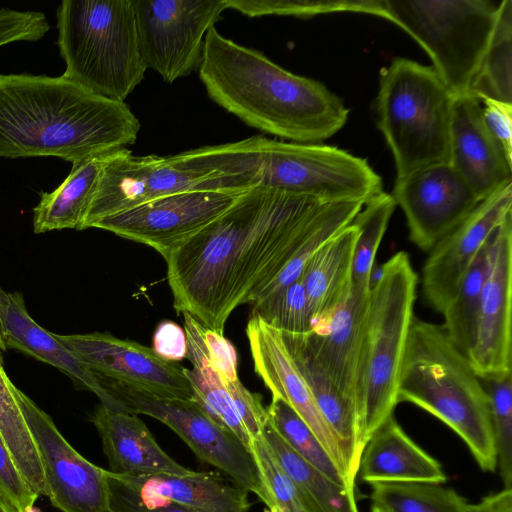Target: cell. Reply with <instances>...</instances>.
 Returning a JSON list of instances; mask_svg holds the SVG:
<instances>
[{
    "label": "cell",
    "mask_w": 512,
    "mask_h": 512,
    "mask_svg": "<svg viewBox=\"0 0 512 512\" xmlns=\"http://www.w3.org/2000/svg\"><path fill=\"white\" fill-rule=\"evenodd\" d=\"M512 213L497 227L469 356L478 376L512 371Z\"/></svg>",
    "instance_id": "obj_19"
},
{
    "label": "cell",
    "mask_w": 512,
    "mask_h": 512,
    "mask_svg": "<svg viewBox=\"0 0 512 512\" xmlns=\"http://www.w3.org/2000/svg\"><path fill=\"white\" fill-rule=\"evenodd\" d=\"M152 350L166 361L174 362L184 359L187 355L184 328L173 321L160 322L153 335Z\"/></svg>",
    "instance_id": "obj_44"
},
{
    "label": "cell",
    "mask_w": 512,
    "mask_h": 512,
    "mask_svg": "<svg viewBox=\"0 0 512 512\" xmlns=\"http://www.w3.org/2000/svg\"><path fill=\"white\" fill-rule=\"evenodd\" d=\"M91 421L100 435L109 463L108 471L112 474L187 475L192 472L162 450L136 414L110 409L100 404Z\"/></svg>",
    "instance_id": "obj_23"
},
{
    "label": "cell",
    "mask_w": 512,
    "mask_h": 512,
    "mask_svg": "<svg viewBox=\"0 0 512 512\" xmlns=\"http://www.w3.org/2000/svg\"><path fill=\"white\" fill-rule=\"evenodd\" d=\"M512 213V182L478 206L430 251L422 269V292L430 307L443 312L466 270L493 230Z\"/></svg>",
    "instance_id": "obj_18"
},
{
    "label": "cell",
    "mask_w": 512,
    "mask_h": 512,
    "mask_svg": "<svg viewBox=\"0 0 512 512\" xmlns=\"http://www.w3.org/2000/svg\"><path fill=\"white\" fill-rule=\"evenodd\" d=\"M452 100L432 66L398 57L381 70L377 125L392 152L397 178L449 163Z\"/></svg>",
    "instance_id": "obj_7"
},
{
    "label": "cell",
    "mask_w": 512,
    "mask_h": 512,
    "mask_svg": "<svg viewBox=\"0 0 512 512\" xmlns=\"http://www.w3.org/2000/svg\"><path fill=\"white\" fill-rule=\"evenodd\" d=\"M186 357L192 368H184L193 399L218 425L235 435L249 450L253 439L246 429L222 377L211 366L203 340V325L184 313Z\"/></svg>",
    "instance_id": "obj_28"
},
{
    "label": "cell",
    "mask_w": 512,
    "mask_h": 512,
    "mask_svg": "<svg viewBox=\"0 0 512 512\" xmlns=\"http://www.w3.org/2000/svg\"><path fill=\"white\" fill-rule=\"evenodd\" d=\"M252 315L281 333L307 334L314 325V316L300 280L253 306Z\"/></svg>",
    "instance_id": "obj_39"
},
{
    "label": "cell",
    "mask_w": 512,
    "mask_h": 512,
    "mask_svg": "<svg viewBox=\"0 0 512 512\" xmlns=\"http://www.w3.org/2000/svg\"><path fill=\"white\" fill-rule=\"evenodd\" d=\"M140 55L164 82L198 69L207 31L227 9L225 0H131Z\"/></svg>",
    "instance_id": "obj_12"
},
{
    "label": "cell",
    "mask_w": 512,
    "mask_h": 512,
    "mask_svg": "<svg viewBox=\"0 0 512 512\" xmlns=\"http://www.w3.org/2000/svg\"><path fill=\"white\" fill-rule=\"evenodd\" d=\"M373 504L390 512H466L468 502L452 488L432 483H377Z\"/></svg>",
    "instance_id": "obj_34"
},
{
    "label": "cell",
    "mask_w": 512,
    "mask_h": 512,
    "mask_svg": "<svg viewBox=\"0 0 512 512\" xmlns=\"http://www.w3.org/2000/svg\"><path fill=\"white\" fill-rule=\"evenodd\" d=\"M369 286H350L341 301L302 338L337 388L356 406L362 425L363 350ZM364 444V442H363Z\"/></svg>",
    "instance_id": "obj_16"
},
{
    "label": "cell",
    "mask_w": 512,
    "mask_h": 512,
    "mask_svg": "<svg viewBox=\"0 0 512 512\" xmlns=\"http://www.w3.org/2000/svg\"><path fill=\"white\" fill-rule=\"evenodd\" d=\"M62 76L124 102L147 70L139 51L131 0H63L57 8Z\"/></svg>",
    "instance_id": "obj_6"
},
{
    "label": "cell",
    "mask_w": 512,
    "mask_h": 512,
    "mask_svg": "<svg viewBox=\"0 0 512 512\" xmlns=\"http://www.w3.org/2000/svg\"><path fill=\"white\" fill-rule=\"evenodd\" d=\"M55 336L97 375L161 395L193 398L184 367L160 358L152 348L100 332Z\"/></svg>",
    "instance_id": "obj_17"
},
{
    "label": "cell",
    "mask_w": 512,
    "mask_h": 512,
    "mask_svg": "<svg viewBox=\"0 0 512 512\" xmlns=\"http://www.w3.org/2000/svg\"><path fill=\"white\" fill-rule=\"evenodd\" d=\"M258 185L322 203H366L382 192L368 162L338 147L266 139Z\"/></svg>",
    "instance_id": "obj_11"
},
{
    "label": "cell",
    "mask_w": 512,
    "mask_h": 512,
    "mask_svg": "<svg viewBox=\"0 0 512 512\" xmlns=\"http://www.w3.org/2000/svg\"><path fill=\"white\" fill-rule=\"evenodd\" d=\"M0 512H20L14 505L0 496Z\"/></svg>",
    "instance_id": "obj_47"
},
{
    "label": "cell",
    "mask_w": 512,
    "mask_h": 512,
    "mask_svg": "<svg viewBox=\"0 0 512 512\" xmlns=\"http://www.w3.org/2000/svg\"><path fill=\"white\" fill-rule=\"evenodd\" d=\"M497 227L478 251L463 275L456 293L442 312L444 332L454 347L467 358L475 343L480 299Z\"/></svg>",
    "instance_id": "obj_32"
},
{
    "label": "cell",
    "mask_w": 512,
    "mask_h": 512,
    "mask_svg": "<svg viewBox=\"0 0 512 512\" xmlns=\"http://www.w3.org/2000/svg\"><path fill=\"white\" fill-rule=\"evenodd\" d=\"M371 512H390V511L380 505L372 504Z\"/></svg>",
    "instance_id": "obj_48"
},
{
    "label": "cell",
    "mask_w": 512,
    "mask_h": 512,
    "mask_svg": "<svg viewBox=\"0 0 512 512\" xmlns=\"http://www.w3.org/2000/svg\"><path fill=\"white\" fill-rule=\"evenodd\" d=\"M0 496L20 512H30L38 496L30 489L16 468L0 434Z\"/></svg>",
    "instance_id": "obj_41"
},
{
    "label": "cell",
    "mask_w": 512,
    "mask_h": 512,
    "mask_svg": "<svg viewBox=\"0 0 512 512\" xmlns=\"http://www.w3.org/2000/svg\"><path fill=\"white\" fill-rule=\"evenodd\" d=\"M198 71L216 104L248 126L292 142L317 144L348 119V108L324 84L283 69L215 26L206 33Z\"/></svg>",
    "instance_id": "obj_3"
},
{
    "label": "cell",
    "mask_w": 512,
    "mask_h": 512,
    "mask_svg": "<svg viewBox=\"0 0 512 512\" xmlns=\"http://www.w3.org/2000/svg\"><path fill=\"white\" fill-rule=\"evenodd\" d=\"M15 397L36 445L52 505L62 512H111L108 470L79 454L51 417L17 387Z\"/></svg>",
    "instance_id": "obj_14"
},
{
    "label": "cell",
    "mask_w": 512,
    "mask_h": 512,
    "mask_svg": "<svg viewBox=\"0 0 512 512\" xmlns=\"http://www.w3.org/2000/svg\"><path fill=\"white\" fill-rule=\"evenodd\" d=\"M245 191L195 190L169 194L103 217L91 228L150 246L165 258L224 213Z\"/></svg>",
    "instance_id": "obj_13"
},
{
    "label": "cell",
    "mask_w": 512,
    "mask_h": 512,
    "mask_svg": "<svg viewBox=\"0 0 512 512\" xmlns=\"http://www.w3.org/2000/svg\"><path fill=\"white\" fill-rule=\"evenodd\" d=\"M329 203L261 185L246 190L164 258L176 312L223 334L231 313L278 275Z\"/></svg>",
    "instance_id": "obj_1"
},
{
    "label": "cell",
    "mask_w": 512,
    "mask_h": 512,
    "mask_svg": "<svg viewBox=\"0 0 512 512\" xmlns=\"http://www.w3.org/2000/svg\"><path fill=\"white\" fill-rule=\"evenodd\" d=\"M266 408L271 425L300 457L336 483L354 490L310 427L285 401L272 396L271 403Z\"/></svg>",
    "instance_id": "obj_35"
},
{
    "label": "cell",
    "mask_w": 512,
    "mask_h": 512,
    "mask_svg": "<svg viewBox=\"0 0 512 512\" xmlns=\"http://www.w3.org/2000/svg\"><path fill=\"white\" fill-rule=\"evenodd\" d=\"M262 437L299 491L307 512H359L354 490L329 478L300 457L267 420Z\"/></svg>",
    "instance_id": "obj_30"
},
{
    "label": "cell",
    "mask_w": 512,
    "mask_h": 512,
    "mask_svg": "<svg viewBox=\"0 0 512 512\" xmlns=\"http://www.w3.org/2000/svg\"><path fill=\"white\" fill-rule=\"evenodd\" d=\"M111 512H193L172 503L146 506L108 471Z\"/></svg>",
    "instance_id": "obj_45"
},
{
    "label": "cell",
    "mask_w": 512,
    "mask_h": 512,
    "mask_svg": "<svg viewBox=\"0 0 512 512\" xmlns=\"http://www.w3.org/2000/svg\"><path fill=\"white\" fill-rule=\"evenodd\" d=\"M246 335L257 375L273 397L285 401L310 427L348 479L341 444L320 413L305 379L284 345L281 333L252 315Z\"/></svg>",
    "instance_id": "obj_20"
},
{
    "label": "cell",
    "mask_w": 512,
    "mask_h": 512,
    "mask_svg": "<svg viewBox=\"0 0 512 512\" xmlns=\"http://www.w3.org/2000/svg\"><path fill=\"white\" fill-rule=\"evenodd\" d=\"M112 475L146 506L172 503L193 512H247L250 506L248 491L218 473Z\"/></svg>",
    "instance_id": "obj_22"
},
{
    "label": "cell",
    "mask_w": 512,
    "mask_h": 512,
    "mask_svg": "<svg viewBox=\"0 0 512 512\" xmlns=\"http://www.w3.org/2000/svg\"><path fill=\"white\" fill-rule=\"evenodd\" d=\"M487 396L497 468L505 488L512 487V371L479 376Z\"/></svg>",
    "instance_id": "obj_38"
},
{
    "label": "cell",
    "mask_w": 512,
    "mask_h": 512,
    "mask_svg": "<svg viewBox=\"0 0 512 512\" xmlns=\"http://www.w3.org/2000/svg\"><path fill=\"white\" fill-rule=\"evenodd\" d=\"M357 228L350 224L323 244L305 265L300 282L314 322L329 313L351 286V267Z\"/></svg>",
    "instance_id": "obj_29"
},
{
    "label": "cell",
    "mask_w": 512,
    "mask_h": 512,
    "mask_svg": "<svg viewBox=\"0 0 512 512\" xmlns=\"http://www.w3.org/2000/svg\"><path fill=\"white\" fill-rule=\"evenodd\" d=\"M396 206L393 196L382 191L369 199L351 222L358 231L352 257V285H368L378 247Z\"/></svg>",
    "instance_id": "obj_36"
},
{
    "label": "cell",
    "mask_w": 512,
    "mask_h": 512,
    "mask_svg": "<svg viewBox=\"0 0 512 512\" xmlns=\"http://www.w3.org/2000/svg\"><path fill=\"white\" fill-rule=\"evenodd\" d=\"M203 340L208 360L215 371L224 379H239L237 353L234 346L223 334L203 326Z\"/></svg>",
    "instance_id": "obj_43"
},
{
    "label": "cell",
    "mask_w": 512,
    "mask_h": 512,
    "mask_svg": "<svg viewBox=\"0 0 512 512\" xmlns=\"http://www.w3.org/2000/svg\"><path fill=\"white\" fill-rule=\"evenodd\" d=\"M449 164L482 201L512 182V164L484 123L481 101L471 93L453 96Z\"/></svg>",
    "instance_id": "obj_21"
},
{
    "label": "cell",
    "mask_w": 512,
    "mask_h": 512,
    "mask_svg": "<svg viewBox=\"0 0 512 512\" xmlns=\"http://www.w3.org/2000/svg\"><path fill=\"white\" fill-rule=\"evenodd\" d=\"M281 336L320 413L341 444L347 476L354 485L364 448L358 410L325 373L306 346L301 334L281 333Z\"/></svg>",
    "instance_id": "obj_26"
},
{
    "label": "cell",
    "mask_w": 512,
    "mask_h": 512,
    "mask_svg": "<svg viewBox=\"0 0 512 512\" xmlns=\"http://www.w3.org/2000/svg\"><path fill=\"white\" fill-rule=\"evenodd\" d=\"M249 451L270 499V512H307L303 499L290 477L281 468L262 435Z\"/></svg>",
    "instance_id": "obj_40"
},
{
    "label": "cell",
    "mask_w": 512,
    "mask_h": 512,
    "mask_svg": "<svg viewBox=\"0 0 512 512\" xmlns=\"http://www.w3.org/2000/svg\"><path fill=\"white\" fill-rule=\"evenodd\" d=\"M97 377L120 411L145 414L161 421L201 461L224 472L270 508L268 493L250 451L235 435L213 421L193 398L161 395L101 375Z\"/></svg>",
    "instance_id": "obj_10"
},
{
    "label": "cell",
    "mask_w": 512,
    "mask_h": 512,
    "mask_svg": "<svg viewBox=\"0 0 512 512\" xmlns=\"http://www.w3.org/2000/svg\"><path fill=\"white\" fill-rule=\"evenodd\" d=\"M0 328L7 349L19 350L60 369L80 387L96 394L102 405L119 410L97 375L66 348L55 333L32 319L20 292H6L0 287Z\"/></svg>",
    "instance_id": "obj_24"
},
{
    "label": "cell",
    "mask_w": 512,
    "mask_h": 512,
    "mask_svg": "<svg viewBox=\"0 0 512 512\" xmlns=\"http://www.w3.org/2000/svg\"><path fill=\"white\" fill-rule=\"evenodd\" d=\"M357 474L370 485L443 484L447 481L441 464L403 431L393 414L368 439L361 452Z\"/></svg>",
    "instance_id": "obj_25"
},
{
    "label": "cell",
    "mask_w": 512,
    "mask_h": 512,
    "mask_svg": "<svg viewBox=\"0 0 512 512\" xmlns=\"http://www.w3.org/2000/svg\"><path fill=\"white\" fill-rule=\"evenodd\" d=\"M417 282L409 256L401 251L384 263L381 280L369 288L362 374L364 446L398 404Z\"/></svg>",
    "instance_id": "obj_8"
},
{
    "label": "cell",
    "mask_w": 512,
    "mask_h": 512,
    "mask_svg": "<svg viewBox=\"0 0 512 512\" xmlns=\"http://www.w3.org/2000/svg\"><path fill=\"white\" fill-rule=\"evenodd\" d=\"M391 195L405 214L410 240L426 252L481 202L449 163L397 178Z\"/></svg>",
    "instance_id": "obj_15"
},
{
    "label": "cell",
    "mask_w": 512,
    "mask_h": 512,
    "mask_svg": "<svg viewBox=\"0 0 512 512\" xmlns=\"http://www.w3.org/2000/svg\"><path fill=\"white\" fill-rule=\"evenodd\" d=\"M140 122L125 102L62 75L0 73V157L74 162L133 144Z\"/></svg>",
    "instance_id": "obj_2"
},
{
    "label": "cell",
    "mask_w": 512,
    "mask_h": 512,
    "mask_svg": "<svg viewBox=\"0 0 512 512\" xmlns=\"http://www.w3.org/2000/svg\"><path fill=\"white\" fill-rule=\"evenodd\" d=\"M397 401L410 402L450 427L485 472L497 468L488 401L469 358L442 325L413 317L397 384Z\"/></svg>",
    "instance_id": "obj_5"
},
{
    "label": "cell",
    "mask_w": 512,
    "mask_h": 512,
    "mask_svg": "<svg viewBox=\"0 0 512 512\" xmlns=\"http://www.w3.org/2000/svg\"><path fill=\"white\" fill-rule=\"evenodd\" d=\"M227 9L248 17L265 15L312 17L333 12H357L384 18L385 0H225Z\"/></svg>",
    "instance_id": "obj_37"
},
{
    "label": "cell",
    "mask_w": 512,
    "mask_h": 512,
    "mask_svg": "<svg viewBox=\"0 0 512 512\" xmlns=\"http://www.w3.org/2000/svg\"><path fill=\"white\" fill-rule=\"evenodd\" d=\"M469 93L479 100L512 104V0L498 5L494 28Z\"/></svg>",
    "instance_id": "obj_33"
},
{
    "label": "cell",
    "mask_w": 512,
    "mask_h": 512,
    "mask_svg": "<svg viewBox=\"0 0 512 512\" xmlns=\"http://www.w3.org/2000/svg\"><path fill=\"white\" fill-rule=\"evenodd\" d=\"M266 137L204 146L169 156L111 151L83 230L99 219L143 202L195 190L244 191L259 184Z\"/></svg>",
    "instance_id": "obj_4"
},
{
    "label": "cell",
    "mask_w": 512,
    "mask_h": 512,
    "mask_svg": "<svg viewBox=\"0 0 512 512\" xmlns=\"http://www.w3.org/2000/svg\"><path fill=\"white\" fill-rule=\"evenodd\" d=\"M111 152V151H110ZM110 152L95 154L72 162L64 181L51 192H42L33 208V231L83 230L101 172Z\"/></svg>",
    "instance_id": "obj_27"
},
{
    "label": "cell",
    "mask_w": 512,
    "mask_h": 512,
    "mask_svg": "<svg viewBox=\"0 0 512 512\" xmlns=\"http://www.w3.org/2000/svg\"><path fill=\"white\" fill-rule=\"evenodd\" d=\"M6 350L0 328V434L16 468L30 489L38 497L47 496L43 468L36 445L16 400V386L4 369L3 353Z\"/></svg>",
    "instance_id": "obj_31"
},
{
    "label": "cell",
    "mask_w": 512,
    "mask_h": 512,
    "mask_svg": "<svg viewBox=\"0 0 512 512\" xmlns=\"http://www.w3.org/2000/svg\"><path fill=\"white\" fill-rule=\"evenodd\" d=\"M480 101L485 125L512 164V104L489 98Z\"/></svg>",
    "instance_id": "obj_42"
},
{
    "label": "cell",
    "mask_w": 512,
    "mask_h": 512,
    "mask_svg": "<svg viewBox=\"0 0 512 512\" xmlns=\"http://www.w3.org/2000/svg\"><path fill=\"white\" fill-rule=\"evenodd\" d=\"M466 512H512V488L488 495L476 504L468 503Z\"/></svg>",
    "instance_id": "obj_46"
},
{
    "label": "cell",
    "mask_w": 512,
    "mask_h": 512,
    "mask_svg": "<svg viewBox=\"0 0 512 512\" xmlns=\"http://www.w3.org/2000/svg\"><path fill=\"white\" fill-rule=\"evenodd\" d=\"M498 5L490 0H385V19L422 46L455 96L469 93Z\"/></svg>",
    "instance_id": "obj_9"
}]
</instances>
